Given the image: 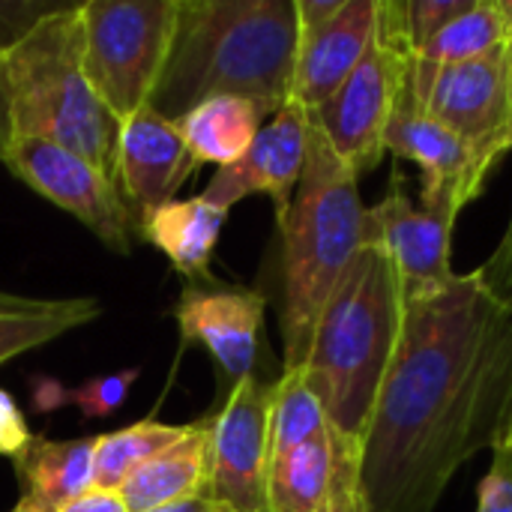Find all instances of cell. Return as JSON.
<instances>
[{"label":"cell","instance_id":"cell-10","mask_svg":"<svg viewBox=\"0 0 512 512\" xmlns=\"http://www.w3.org/2000/svg\"><path fill=\"white\" fill-rule=\"evenodd\" d=\"M0 162L24 186L48 198L87 225L111 252H132V222L123 198L108 174L84 156L36 138H12L0 144Z\"/></svg>","mask_w":512,"mask_h":512},{"label":"cell","instance_id":"cell-29","mask_svg":"<svg viewBox=\"0 0 512 512\" xmlns=\"http://www.w3.org/2000/svg\"><path fill=\"white\" fill-rule=\"evenodd\" d=\"M477 276L498 303L512 309V213L498 249L486 258V264L477 270Z\"/></svg>","mask_w":512,"mask_h":512},{"label":"cell","instance_id":"cell-15","mask_svg":"<svg viewBox=\"0 0 512 512\" xmlns=\"http://www.w3.org/2000/svg\"><path fill=\"white\" fill-rule=\"evenodd\" d=\"M264 312L267 297L261 291L207 279L183 288L174 306V321L183 342L204 345L222 378L234 387L237 381L255 375Z\"/></svg>","mask_w":512,"mask_h":512},{"label":"cell","instance_id":"cell-19","mask_svg":"<svg viewBox=\"0 0 512 512\" xmlns=\"http://www.w3.org/2000/svg\"><path fill=\"white\" fill-rule=\"evenodd\" d=\"M93 450L96 438L48 441L33 435L27 450L15 459L21 495L57 512L63 504L96 486Z\"/></svg>","mask_w":512,"mask_h":512},{"label":"cell","instance_id":"cell-27","mask_svg":"<svg viewBox=\"0 0 512 512\" xmlns=\"http://www.w3.org/2000/svg\"><path fill=\"white\" fill-rule=\"evenodd\" d=\"M138 375H141V369H126V372L90 378L81 387H75L72 393H66V399L75 402L87 420L108 417L111 411H117L126 402V396H129L132 384L138 381Z\"/></svg>","mask_w":512,"mask_h":512},{"label":"cell","instance_id":"cell-35","mask_svg":"<svg viewBox=\"0 0 512 512\" xmlns=\"http://www.w3.org/2000/svg\"><path fill=\"white\" fill-rule=\"evenodd\" d=\"M495 453H507L512 456V414H510V426H507V432H504V441L498 444V450Z\"/></svg>","mask_w":512,"mask_h":512},{"label":"cell","instance_id":"cell-7","mask_svg":"<svg viewBox=\"0 0 512 512\" xmlns=\"http://www.w3.org/2000/svg\"><path fill=\"white\" fill-rule=\"evenodd\" d=\"M411 84L420 108L456 132L492 168L512 153L507 48L468 63H426L411 57Z\"/></svg>","mask_w":512,"mask_h":512},{"label":"cell","instance_id":"cell-14","mask_svg":"<svg viewBox=\"0 0 512 512\" xmlns=\"http://www.w3.org/2000/svg\"><path fill=\"white\" fill-rule=\"evenodd\" d=\"M309 129V111L297 102H285L261 126L252 147L234 165L213 174L201 198L222 210H231L249 195H267L273 201L276 222H282L306 168Z\"/></svg>","mask_w":512,"mask_h":512},{"label":"cell","instance_id":"cell-8","mask_svg":"<svg viewBox=\"0 0 512 512\" xmlns=\"http://www.w3.org/2000/svg\"><path fill=\"white\" fill-rule=\"evenodd\" d=\"M270 393L273 384L249 375L228 390L213 414H207L210 447L201 498L216 512H270Z\"/></svg>","mask_w":512,"mask_h":512},{"label":"cell","instance_id":"cell-13","mask_svg":"<svg viewBox=\"0 0 512 512\" xmlns=\"http://www.w3.org/2000/svg\"><path fill=\"white\" fill-rule=\"evenodd\" d=\"M198 168L201 165L180 138L177 123L162 117L150 105L120 120L114 183L129 213L135 237L147 216L156 213L162 204L174 201L180 186Z\"/></svg>","mask_w":512,"mask_h":512},{"label":"cell","instance_id":"cell-21","mask_svg":"<svg viewBox=\"0 0 512 512\" xmlns=\"http://www.w3.org/2000/svg\"><path fill=\"white\" fill-rule=\"evenodd\" d=\"M102 315L93 297L42 300L0 291V366Z\"/></svg>","mask_w":512,"mask_h":512},{"label":"cell","instance_id":"cell-4","mask_svg":"<svg viewBox=\"0 0 512 512\" xmlns=\"http://www.w3.org/2000/svg\"><path fill=\"white\" fill-rule=\"evenodd\" d=\"M78 6L51 9L0 51L3 141L36 138L60 144L114 180L120 120L84 75Z\"/></svg>","mask_w":512,"mask_h":512},{"label":"cell","instance_id":"cell-30","mask_svg":"<svg viewBox=\"0 0 512 512\" xmlns=\"http://www.w3.org/2000/svg\"><path fill=\"white\" fill-rule=\"evenodd\" d=\"M30 441H33V432H30L18 402L6 390H0V456L15 462L27 450Z\"/></svg>","mask_w":512,"mask_h":512},{"label":"cell","instance_id":"cell-26","mask_svg":"<svg viewBox=\"0 0 512 512\" xmlns=\"http://www.w3.org/2000/svg\"><path fill=\"white\" fill-rule=\"evenodd\" d=\"M336 444V471H333V489L321 512H369V501L360 480V447L342 441L333 435Z\"/></svg>","mask_w":512,"mask_h":512},{"label":"cell","instance_id":"cell-5","mask_svg":"<svg viewBox=\"0 0 512 512\" xmlns=\"http://www.w3.org/2000/svg\"><path fill=\"white\" fill-rule=\"evenodd\" d=\"M312 123V120H309ZM357 174L312 126L309 153L282 234V348L285 369L306 363L318 318L363 249L366 207Z\"/></svg>","mask_w":512,"mask_h":512},{"label":"cell","instance_id":"cell-33","mask_svg":"<svg viewBox=\"0 0 512 512\" xmlns=\"http://www.w3.org/2000/svg\"><path fill=\"white\" fill-rule=\"evenodd\" d=\"M9 512H54V510H48V507H42V504H36V501H30V498H24L21 495V501L12 507Z\"/></svg>","mask_w":512,"mask_h":512},{"label":"cell","instance_id":"cell-17","mask_svg":"<svg viewBox=\"0 0 512 512\" xmlns=\"http://www.w3.org/2000/svg\"><path fill=\"white\" fill-rule=\"evenodd\" d=\"M207 447L210 423L204 417L198 423H189L174 444H168L138 471H132V477L120 486L126 510L153 512L201 498L207 483Z\"/></svg>","mask_w":512,"mask_h":512},{"label":"cell","instance_id":"cell-11","mask_svg":"<svg viewBox=\"0 0 512 512\" xmlns=\"http://www.w3.org/2000/svg\"><path fill=\"white\" fill-rule=\"evenodd\" d=\"M387 153L420 165V207L450 225H456L459 213L483 192L489 174L495 171L456 132L420 108L411 84V63L387 126Z\"/></svg>","mask_w":512,"mask_h":512},{"label":"cell","instance_id":"cell-36","mask_svg":"<svg viewBox=\"0 0 512 512\" xmlns=\"http://www.w3.org/2000/svg\"><path fill=\"white\" fill-rule=\"evenodd\" d=\"M507 78H510V105H512V39L507 45Z\"/></svg>","mask_w":512,"mask_h":512},{"label":"cell","instance_id":"cell-28","mask_svg":"<svg viewBox=\"0 0 512 512\" xmlns=\"http://www.w3.org/2000/svg\"><path fill=\"white\" fill-rule=\"evenodd\" d=\"M477 512H512V456L492 453V468L480 480Z\"/></svg>","mask_w":512,"mask_h":512},{"label":"cell","instance_id":"cell-31","mask_svg":"<svg viewBox=\"0 0 512 512\" xmlns=\"http://www.w3.org/2000/svg\"><path fill=\"white\" fill-rule=\"evenodd\" d=\"M57 512H129L126 501L120 495V489H87L84 495L72 498L69 504H63Z\"/></svg>","mask_w":512,"mask_h":512},{"label":"cell","instance_id":"cell-9","mask_svg":"<svg viewBox=\"0 0 512 512\" xmlns=\"http://www.w3.org/2000/svg\"><path fill=\"white\" fill-rule=\"evenodd\" d=\"M408 63L411 54L378 36L339 90L324 105L309 111L312 126L357 177L378 168L387 153V126Z\"/></svg>","mask_w":512,"mask_h":512},{"label":"cell","instance_id":"cell-18","mask_svg":"<svg viewBox=\"0 0 512 512\" xmlns=\"http://www.w3.org/2000/svg\"><path fill=\"white\" fill-rule=\"evenodd\" d=\"M228 213L231 210H222L204 201L201 195L174 198L147 216V222L138 228V237L156 246L174 264V270L183 273L189 282H207L213 279L210 258Z\"/></svg>","mask_w":512,"mask_h":512},{"label":"cell","instance_id":"cell-1","mask_svg":"<svg viewBox=\"0 0 512 512\" xmlns=\"http://www.w3.org/2000/svg\"><path fill=\"white\" fill-rule=\"evenodd\" d=\"M512 414V309L474 273L405 303L360 480L369 512H435L453 477L498 450Z\"/></svg>","mask_w":512,"mask_h":512},{"label":"cell","instance_id":"cell-12","mask_svg":"<svg viewBox=\"0 0 512 512\" xmlns=\"http://www.w3.org/2000/svg\"><path fill=\"white\" fill-rule=\"evenodd\" d=\"M453 228L426 213L405 192V177L393 174L387 195L366 207L363 246H375L393 267L402 303L438 294L453 276Z\"/></svg>","mask_w":512,"mask_h":512},{"label":"cell","instance_id":"cell-24","mask_svg":"<svg viewBox=\"0 0 512 512\" xmlns=\"http://www.w3.org/2000/svg\"><path fill=\"white\" fill-rule=\"evenodd\" d=\"M510 45V30L498 12L495 0H474L459 18H453L441 33H435L414 60L426 63H468L483 60Z\"/></svg>","mask_w":512,"mask_h":512},{"label":"cell","instance_id":"cell-2","mask_svg":"<svg viewBox=\"0 0 512 512\" xmlns=\"http://www.w3.org/2000/svg\"><path fill=\"white\" fill-rule=\"evenodd\" d=\"M294 63V0H177L150 108L180 120L204 99L243 96L273 117L291 99Z\"/></svg>","mask_w":512,"mask_h":512},{"label":"cell","instance_id":"cell-32","mask_svg":"<svg viewBox=\"0 0 512 512\" xmlns=\"http://www.w3.org/2000/svg\"><path fill=\"white\" fill-rule=\"evenodd\" d=\"M153 512H216V507L204 498H192V501H183V504H171V507H162V510Z\"/></svg>","mask_w":512,"mask_h":512},{"label":"cell","instance_id":"cell-3","mask_svg":"<svg viewBox=\"0 0 512 512\" xmlns=\"http://www.w3.org/2000/svg\"><path fill=\"white\" fill-rule=\"evenodd\" d=\"M402 318L405 303L390 261L375 246H363L327 300L303 363L330 432L354 447H363Z\"/></svg>","mask_w":512,"mask_h":512},{"label":"cell","instance_id":"cell-34","mask_svg":"<svg viewBox=\"0 0 512 512\" xmlns=\"http://www.w3.org/2000/svg\"><path fill=\"white\" fill-rule=\"evenodd\" d=\"M495 3H498V12H501V18H504V24H507L512 39V0H495Z\"/></svg>","mask_w":512,"mask_h":512},{"label":"cell","instance_id":"cell-37","mask_svg":"<svg viewBox=\"0 0 512 512\" xmlns=\"http://www.w3.org/2000/svg\"><path fill=\"white\" fill-rule=\"evenodd\" d=\"M3 138H6V132H3V105H0V144H3Z\"/></svg>","mask_w":512,"mask_h":512},{"label":"cell","instance_id":"cell-22","mask_svg":"<svg viewBox=\"0 0 512 512\" xmlns=\"http://www.w3.org/2000/svg\"><path fill=\"white\" fill-rule=\"evenodd\" d=\"M333 471H336L333 432L270 459L267 510L321 512L333 489Z\"/></svg>","mask_w":512,"mask_h":512},{"label":"cell","instance_id":"cell-6","mask_svg":"<svg viewBox=\"0 0 512 512\" xmlns=\"http://www.w3.org/2000/svg\"><path fill=\"white\" fill-rule=\"evenodd\" d=\"M84 75L117 120L150 105L168 60L177 0H90L78 6Z\"/></svg>","mask_w":512,"mask_h":512},{"label":"cell","instance_id":"cell-25","mask_svg":"<svg viewBox=\"0 0 512 512\" xmlns=\"http://www.w3.org/2000/svg\"><path fill=\"white\" fill-rule=\"evenodd\" d=\"M186 426H171L159 420H141L126 429L96 435L93 450V477L99 489H120L132 471H138L150 456L165 450L183 435Z\"/></svg>","mask_w":512,"mask_h":512},{"label":"cell","instance_id":"cell-23","mask_svg":"<svg viewBox=\"0 0 512 512\" xmlns=\"http://www.w3.org/2000/svg\"><path fill=\"white\" fill-rule=\"evenodd\" d=\"M330 432L321 399L315 396L306 369H282L270 393V459L315 441Z\"/></svg>","mask_w":512,"mask_h":512},{"label":"cell","instance_id":"cell-16","mask_svg":"<svg viewBox=\"0 0 512 512\" xmlns=\"http://www.w3.org/2000/svg\"><path fill=\"white\" fill-rule=\"evenodd\" d=\"M378 15L381 0H345L333 18L297 27V63L288 102L306 111L324 105L375 45Z\"/></svg>","mask_w":512,"mask_h":512},{"label":"cell","instance_id":"cell-20","mask_svg":"<svg viewBox=\"0 0 512 512\" xmlns=\"http://www.w3.org/2000/svg\"><path fill=\"white\" fill-rule=\"evenodd\" d=\"M264 120L270 117L252 99L213 96L174 123L198 165L228 168L252 147Z\"/></svg>","mask_w":512,"mask_h":512}]
</instances>
